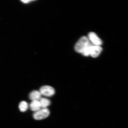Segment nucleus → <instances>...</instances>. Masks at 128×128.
Here are the masks:
<instances>
[{
  "label": "nucleus",
  "instance_id": "obj_1",
  "mask_svg": "<svg viewBox=\"0 0 128 128\" xmlns=\"http://www.w3.org/2000/svg\"><path fill=\"white\" fill-rule=\"evenodd\" d=\"M92 44L88 37L83 36L76 43L75 46V50L76 52L82 54L86 48Z\"/></svg>",
  "mask_w": 128,
  "mask_h": 128
},
{
  "label": "nucleus",
  "instance_id": "obj_2",
  "mask_svg": "<svg viewBox=\"0 0 128 128\" xmlns=\"http://www.w3.org/2000/svg\"><path fill=\"white\" fill-rule=\"evenodd\" d=\"M50 114V112L47 108H40L34 113L33 118L36 120H42L47 118Z\"/></svg>",
  "mask_w": 128,
  "mask_h": 128
},
{
  "label": "nucleus",
  "instance_id": "obj_3",
  "mask_svg": "<svg viewBox=\"0 0 128 128\" xmlns=\"http://www.w3.org/2000/svg\"><path fill=\"white\" fill-rule=\"evenodd\" d=\"M39 92L41 95L47 97L52 96L55 93L54 88L49 86H42L40 88Z\"/></svg>",
  "mask_w": 128,
  "mask_h": 128
},
{
  "label": "nucleus",
  "instance_id": "obj_4",
  "mask_svg": "<svg viewBox=\"0 0 128 128\" xmlns=\"http://www.w3.org/2000/svg\"><path fill=\"white\" fill-rule=\"evenodd\" d=\"M88 38L94 45L100 46L102 44V40L93 32H90L89 34Z\"/></svg>",
  "mask_w": 128,
  "mask_h": 128
},
{
  "label": "nucleus",
  "instance_id": "obj_5",
  "mask_svg": "<svg viewBox=\"0 0 128 128\" xmlns=\"http://www.w3.org/2000/svg\"><path fill=\"white\" fill-rule=\"evenodd\" d=\"M100 46L92 45L91 46L90 50V55L93 58L98 57L102 51Z\"/></svg>",
  "mask_w": 128,
  "mask_h": 128
},
{
  "label": "nucleus",
  "instance_id": "obj_6",
  "mask_svg": "<svg viewBox=\"0 0 128 128\" xmlns=\"http://www.w3.org/2000/svg\"><path fill=\"white\" fill-rule=\"evenodd\" d=\"M41 95L39 91L35 90L30 93L29 97L30 100L32 101L39 100L41 98Z\"/></svg>",
  "mask_w": 128,
  "mask_h": 128
},
{
  "label": "nucleus",
  "instance_id": "obj_7",
  "mask_svg": "<svg viewBox=\"0 0 128 128\" xmlns=\"http://www.w3.org/2000/svg\"><path fill=\"white\" fill-rule=\"evenodd\" d=\"M30 108L32 111L36 112L40 109L41 105L39 100L32 101L30 105Z\"/></svg>",
  "mask_w": 128,
  "mask_h": 128
},
{
  "label": "nucleus",
  "instance_id": "obj_8",
  "mask_svg": "<svg viewBox=\"0 0 128 128\" xmlns=\"http://www.w3.org/2000/svg\"><path fill=\"white\" fill-rule=\"evenodd\" d=\"M39 101L41 105V108H47V107L50 104V100L44 98H41Z\"/></svg>",
  "mask_w": 128,
  "mask_h": 128
},
{
  "label": "nucleus",
  "instance_id": "obj_9",
  "mask_svg": "<svg viewBox=\"0 0 128 128\" xmlns=\"http://www.w3.org/2000/svg\"><path fill=\"white\" fill-rule=\"evenodd\" d=\"M28 104L26 102L23 101L19 104V108L20 112H24L28 110Z\"/></svg>",
  "mask_w": 128,
  "mask_h": 128
},
{
  "label": "nucleus",
  "instance_id": "obj_10",
  "mask_svg": "<svg viewBox=\"0 0 128 128\" xmlns=\"http://www.w3.org/2000/svg\"><path fill=\"white\" fill-rule=\"evenodd\" d=\"M21 1L22 2L24 3V4H28V3H29L30 2H31L33 1L30 0H21Z\"/></svg>",
  "mask_w": 128,
  "mask_h": 128
}]
</instances>
